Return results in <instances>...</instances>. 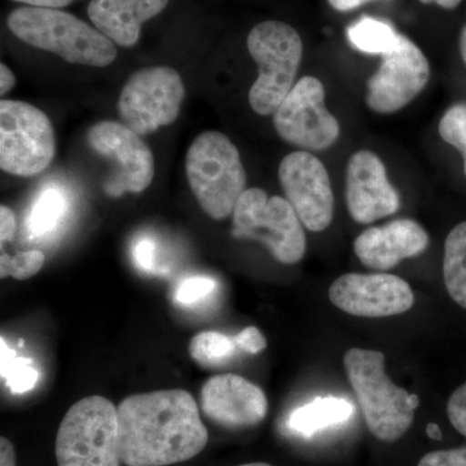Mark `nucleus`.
Segmentation results:
<instances>
[{
	"instance_id": "obj_35",
	"label": "nucleus",
	"mask_w": 466,
	"mask_h": 466,
	"mask_svg": "<svg viewBox=\"0 0 466 466\" xmlns=\"http://www.w3.org/2000/svg\"><path fill=\"white\" fill-rule=\"evenodd\" d=\"M16 85V76L5 64H0V95L8 94Z\"/></svg>"
},
{
	"instance_id": "obj_7",
	"label": "nucleus",
	"mask_w": 466,
	"mask_h": 466,
	"mask_svg": "<svg viewBox=\"0 0 466 466\" xmlns=\"http://www.w3.org/2000/svg\"><path fill=\"white\" fill-rule=\"evenodd\" d=\"M232 216L236 238L262 242L283 265H296L305 256V229L288 200L249 188L238 198Z\"/></svg>"
},
{
	"instance_id": "obj_14",
	"label": "nucleus",
	"mask_w": 466,
	"mask_h": 466,
	"mask_svg": "<svg viewBox=\"0 0 466 466\" xmlns=\"http://www.w3.org/2000/svg\"><path fill=\"white\" fill-rule=\"evenodd\" d=\"M330 302L359 318H388L410 309L415 302L406 280L391 274H346L329 288Z\"/></svg>"
},
{
	"instance_id": "obj_39",
	"label": "nucleus",
	"mask_w": 466,
	"mask_h": 466,
	"mask_svg": "<svg viewBox=\"0 0 466 466\" xmlns=\"http://www.w3.org/2000/svg\"><path fill=\"white\" fill-rule=\"evenodd\" d=\"M460 54H461L462 61L466 66V25L462 27L461 34H460Z\"/></svg>"
},
{
	"instance_id": "obj_8",
	"label": "nucleus",
	"mask_w": 466,
	"mask_h": 466,
	"mask_svg": "<svg viewBox=\"0 0 466 466\" xmlns=\"http://www.w3.org/2000/svg\"><path fill=\"white\" fill-rule=\"evenodd\" d=\"M56 153L50 118L25 101H0V167L32 177L43 173Z\"/></svg>"
},
{
	"instance_id": "obj_30",
	"label": "nucleus",
	"mask_w": 466,
	"mask_h": 466,
	"mask_svg": "<svg viewBox=\"0 0 466 466\" xmlns=\"http://www.w3.org/2000/svg\"><path fill=\"white\" fill-rule=\"evenodd\" d=\"M233 339L238 343V349L248 352V354H258L267 348L265 336L257 327L245 328L240 333L236 334Z\"/></svg>"
},
{
	"instance_id": "obj_20",
	"label": "nucleus",
	"mask_w": 466,
	"mask_h": 466,
	"mask_svg": "<svg viewBox=\"0 0 466 466\" xmlns=\"http://www.w3.org/2000/svg\"><path fill=\"white\" fill-rule=\"evenodd\" d=\"M443 278L451 299L466 309V222L452 228L444 242Z\"/></svg>"
},
{
	"instance_id": "obj_28",
	"label": "nucleus",
	"mask_w": 466,
	"mask_h": 466,
	"mask_svg": "<svg viewBox=\"0 0 466 466\" xmlns=\"http://www.w3.org/2000/svg\"><path fill=\"white\" fill-rule=\"evenodd\" d=\"M447 415L453 428L466 438V382L451 395L447 403Z\"/></svg>"
},
{
	"instance_id": "obj_32",
	"label": "nucleus",
	"mask_w": 466,
	"mask_h": 466,
	"mask_svg": "<svg viewBox=\"0 0 466 466\" xmlns=\"http://www.w3.org/2000/svg\"><path fill=\"white\" fill-rule=\"evenodd\" d=\"M15 233H16V217L11 208L3 205L0 208V241H2V245L14 240Z\"/></svg>"
},
{
	"instance_id": "obj_21",
	"label": "nucleus",
	"mask_w": 466,
	"mask_h": 466,
	"mask_svg": "<svg viewBox=\"0 0 466 466\" xmlns=\"http://www.w3.org/2000/svg\"><path fill=\"white\" fill-rule=\"evenodd\" d=\"M400 36L390 24L375 17H361L348 27L349 42L363 54L385 56L398 47Z\"/></svg>"
},
{
	"instance_id": "obj_38",
	"label": "nucleus",
	"mask_w": 466,
	"mask_h": 466,
	"mask_svg": "<svg viewBox=\"0 0 466 466\" xmlns=\"http://www.w3.org/2000/svg\"><path fill=\"white\" fill-rule=\"evenodd\" d=\"M426 433H428L429 438H431V440H441V431L440 426H438L437 424H429L428 428H426Z\"/></svg>"
},
{
	"instance_id": "obj_24",
	"label": "nucleus",
	"mask_w": 466,
	"mask_h": 466,
	"mask_svg": "<svg viewBox=\"0 0 466 466\" xmlns=\"http://www.w3.org/2000/svg\"><path fill=\"white\" fill-rule=\"evenodd\" d=\"M2 375L15 394L32 390L38 381V372L30 364V360L15 357L5 339H2Z\"/></svg>"
},
{
	"instance_id": "obj_9",
	"label": "nucleus",
	"mask_w": 466,
	"mask_h": 466,
	"mask_svg": "<svg viewBox=\"0 0 466 466\" xmlns=\"http://www.w3.org/2000/svg\"><path fill=\"white\" fill-rule=\"evenodd\" d=\"M186 95L182 76L173 67L137 70L126 82L116 109L122 124L140 137L173 124Z\"/></svg>"
},
{
	"instance_id": "obj_11",
	"label": "nucleus",
	"mask_w": 466,
	"mask_h": 466,
	"mask_svg": "<svg viewBox=\"0 0 466 466\" xmlns=\"http://www.w3.org/2000/svg\"><path fill=\"white\" fill-rule=\"evenodd\" d=\"M87 142L97 155L115 165L116 173L106 186L108 195L116 198L125 192L140 193L152 184V150L140 139V135L125 124L101 121L88 130Z\"/></svg>"
},
{
	"instance_id": "obj_26",
	"label": "nucleus",
	"mask_w": 466,
	"mask_h": 466,
	"mask_svg": "<svg viewBox=\"0 0 466 466\" xmlns=\"http://www.w3.org/2000/svg\"><path fill=\"white\" fill-rule=\"evenodd\" d=\"M440 135L444 142L461 153L466 177V103L455 104L444 113L440 122Z\"/></svg>"
},
{
	"instance_id": "obj_1",
	"label": "nucleus",
	"mask_w": 466,
	"mask_h": 466,
	"mask_svg": "<svg viewBox=\"0 0 466 466\" xmlns=\"http://www.w3.org/2000/svg\"><path fill=\"white\" fill-rule=\"evenodd\" d=\"M116 410L119 459L126 466L179 464L207 447L208 431L188 391L131 395Z\"/></svg>"
},
{
	"instance_id": "obj_29",
	"label": "nucleus",
	"mask_w": 466,
	"mask_h": 466,
	"mask_svg": "<svg viewBox=\"0 0 466 466\" xmlns=\"http://www.w3.org/2000/svg\"><path fill=\"white\" fill-rule=\"evenodd\" d=\"M417 466H466V447L434 451L420 460Z\"/></svg>"
},
{
	"instance_id": "obj_10",
	"label": "nucleus",
	"mask_w": 466,
	"mask_h": 466,
	"mask_svg": "<svg viewBox=\"0 0 466 466\" xmlns=\"http://www.w3.org/2000/svg\"><path fill=\"white\" fill-rule=\"evenodd\" d=\"M325 88L318 78L302 76L274 113L276 133L303 150H324L339 137V119L325 108Z\"/></svg>"
},
{
	"instance_id": "obj_15",
	"label": "nucleus",
	"mask_w": 466,
	"mask_h": 466,
	"mask_svg": "<svg viewBox=\"0 0 466 466\" xmlns=\"http://www.w3.org/2000/svg\"><path fill=\"white\" fill-rule=\"evenodd\" d=\"M346 202L350 216L360 225H370L400 210V193L376 153L359 150L349 159Z\"/></svg>"
},
{
	"instance_id": "obj_17",
	"label": "nucleus",
	"mask_w": 466,
	"mask_h": 466,
	"mask_svg": "<svg viewBox=\"0 0 466 466\" xmlns=\"http://www.w3.org/2000/svg\"><path fill=\"white\" fill-rule=\"evenodd\" d=\"M429 241L424 227L416 220L401 218L361 232L355 238L354 251L368 268L388 271L401 260L424 253Z\"/></svg>"
},
{
	"instance_id": "obj_12",
	"label": "nucleus",
	"mask_w": 466,
	"mask_h": 466,
	"mask_svg": "<svg viewBox=\"0 0 466 466\" xmlns=\"http://www.w3.org/2000/svg\"><path fill=\"white\" fill-rule=\"evenodd\" d=\"M431 78V66L421 48L401 34L400 45L382 56V63L367 82L368 108L390 115L421 94Z\"/></svg>"
},
{
	"instance_id": "obj_25",
	"label": "nucleus",
	"mask_w": 466,
	"mask_h": 466,
	"mask_svg": "<svg viewBox=\"0 0 466 466\" xmlns=\"http://www.w3.org/2000/svg\"><path fill=\"white\" fill-rule=\"evenodd\" d=\"M45 262V254L39 250L23 251L15 257L3 253L2 258H0V278L27 280L41 271Z\"/></svg>"
},
{
	"instance_id": "obj_40",
	"label": "nucleus",
	"mask_w": 466,
	"mask_h": 466,
	"mask_svg": "<svg viewBox=\"0 0 466 466\" xmlns=\"http://www.w3.org/2000/svg\"><path fill=\"white\" fill-rule=\"evenodd\" d=\"M238 466H271L269 464H266V462H253V464H244Z\"/></svg>"
},
{
	"instance_id": "obj_2",
	"label": "nucleus",
	"mask_w": 466,
	"mask_h": 466,
	"mask_svg": "<svg viewBox=\"0 0 466 466\" xmlns=\"http://www.w3.org/2000/svg\"><path fill=\"white\" fill-rule=\"evenodd\" d=\"M7 24L20 41L70 64L104 67L116 57L115 43L96 27L61 9L18 7L9 14Z\"/></svg>"
},
{
	"instance_id": "obj_13",
	"label": "nucleus",
	"mask_w": 466,
	"mask_h": 466,
	"mask_svg": "<svg viewBox=\"0 0 466 466\" xmlns=\"http://www.w3.org/2000/svg\"><path fill=\"white\" fill-rule=\"evenodd\" d=\"M279 180L288 202L309 231L321 232L330 226L334 214L332 184L317 156L308 150L285 156L279 167Z\"/></svg>"
},
{
	"instance_id": "obj_3",
	"label": "nucleus",
	"mask_w": 466,
	"mask_h": 466,
	"mask_svg": "<svg viewBox=\"0 0 466 466\" xmlns=\"http://www.w3.org/2000/svg\"><path fill=\"white\" fill-rule=\"evenodd\" d=\"M343 364L370 433L390 443L400 440L413 424L419 397L389 379L381 351L350 349Z\"/></svg>"
},
{
	"instance_id": "obj_22",
	"label": "nucleus",
	"mask_w": 466,
	"mask_h": 466,
	"mask_svg": "<svg viewBox=\"0 0 466 466\" xmlns=\"http://www.w3.org/2000/svg\"><path fill=\"white\" fill-rule=\"evenodd\" d=\"M238 348L233 337L216 330H207L193 337L189 343V355L200 366L219 367L231 360Z\"/></svg>"
},
{
	"instance_id": "obj_34",
	"label": "nucleus",
	"mask_w": 466,
	"mask_h": 466,
	"mask_svg": "<svg viewBox=\"0 0 466 466\" xmlns=\"http://www.w3.org/2000/svg\"><path fill=\"white\" fill-rule=\"evenodd\" d=\"M14 2L23 3L29 7L38 8H63L72 5L75 0H14Z\"/></svg>"
},
{
	"instance_id": "obj_4",
	"label": "nucleus",
	"mask_w": 466,
	"mask_h": 466,
	"mask_svg": "<svg viewBox=\"0 0 466 466\" xmlns=\"http://www.w3.org/2000/svg\"><path fill=\"white\" fill-rule=\"evenodd\" d=\"M186 174L202 210L216 220L233 214L247 191V173L235 144L218 131H207L193 140L186 156Z\"/></svg>"
},
{
	"instance_id": "obj_23",
	"label": "nucleus",
	"mask_w": 466,
	"mask_h": 466,
	"mask_svg": "<svg viewBox=\"0 0 466 466\" xmlns=\"http://www.w3.org/2000/svg\"><path fill=\"white\" fill-rule=\"evenodd\" d=\"M66 211V198L56 188H48L43 191L36 198L27 227L34 236L45 235L52 231Z\"/></svg>"
},
{
	"instance_id": "obj_36",
	"label": "nucleus",
	"mask_w": 466,
	"mask_h": 466,
	"mask_svg": "<svg viewBox=\"0 0 466 466\" xmlns=\"http://www.w3.org/2000/svg\"><path fill=\"white\" fill-rule=\"evenodd\" d=\"M328 2L336 11L349 12L361 7V5H366L368 2H372V0H328Z\"/></svg>"
},
{
	"instance_id": "obj_27",
	"label": "nucleus",
	"mask_w": 466,
	"mask_h": 466,
	"mask_svg": "<svg viewBox=\"0 0 466 466\" xmlns=\"http://www.w3.org/2000/svg\"><path fill=\"white\" fill-rule=\"evenodd\" d=\"M216 289L217 283L214 279L207 276H193L180 281L174 297L179 305L195 306L207 299Z\"/></svg>"
},
{
	"instance_id": "obj_18",
	"label": "nucleus",
	"mask_w": 466,
	"mask_h": 466,
	"mask_svg": "<svg viewBox=\"0 0 466 466\" xmlns=\"http://www.w3.org/2000/svg\"><path fill=\"white\" fill-rule=\"evenodd\" d=\"M168 0H91L87 15L94 26L121 47H134L142 25L167 8Z\"/></svg>"
},
{
	"instance_id": "obj_33",
	"label": "nucleus",
	"mask_w": 466,
	"mask_h": 466,
	"mask_svg": "<svg viewBox=\"0 0 466 466\" xmlns=\"http://www.w3.org/2000/svg\"><path fill=\"white\" fill-rule=\"evenodd\" d=\"M0 466H16L14 446L7 438H0Z\"/></svg>"
},
{
	"instance_id": "obj_16",
	"label": "nucleus",
	"mask_w": 466,
	"mask_h": 466,
	"mask_svg": "<svg viewBox=\"0 0 466 466\" xmlns=\"http://www.w3.org/2000/svg\"><path fill=\"white\" fill-rule=\"evenodd\" d=\"M202 413L226 429H245L266 419L268 401L259 386L233 373L217 375L204 383L200 394Z\"/></svg>"
},
{
	"instance_id": "obj_19",
	"label": "nucleus",
	"mask_w": 466,
	"mask_h": 466,
	"mask_svg": "<svg viewBox=\"0 0 466 466\" xmlns=\"http://www.w3.org/2000/svg\"><path fill=\"white\" fill-rule=\"evenodd\" d=\"M352 415V406L341 398H318L297 408L289 417V428L297 433L311 435L315 431L341 424Z\"/></svg>"
},
{
	"instance_id": "obj_31",
	"label": "nucleus",
	"mask_w": 466,
	"mask_h": 466,
	"mask_svg": "<svg viewBox=\"0 0 466 466\" xmlns=\"http://www.w3.org/2000/svg\"><path fill=\"white\" fill-rule=\"evenodd\" d=\"M134 260L144 271H153L156 263V245L149 238H140L134 245Z\"/></svg>"
},
{
	"instance_id": "obj_5",
	"label": "nucleus",
	"mask_w": 466,
	"mask_h": 466,
	"mask_svg": "<svg viewBox=\"0 0 466 466\" xmlns=\"http://www.w3.org/2000/svg\"><path fill=\"white\" fill-rule=\"evenodd\" d=\"M247 46L259 69L249 92L251 109L259 116L274 115L296 85L303 55L302 39L293 26L271 20L250 30Z\"/></svg>"
},
{
	"instance_id": "obj_37",
	"label": "nucleus",
	"mask_w": 466,
	"mask_h": 466,
	"mask_svg": "<svg viewBox=\"0 0 466 466\" xmlns=\"http://www.w3.org/2000/svg\"><path fill=\"white\" fill-rule=\"evenodd\" d=\"M422 5H437L438 7L444 9L458 8L462 0H419Z\"/></svg>"
},
{
	"instance_id": "obj_6",
	"label": "nucleus",
	"mask_w": 466,
	"mask_h": 466,
	"mask_svg": "<svg viewBox=\"0 0 466 466\" xmlns=\"http://www.w3.org/2000/svg\"><path fill=\"white\" fill-rule=\"evenodd\" d=\"M58 466H121L118 410L99 395L76 401L56 435Z\"/></svg>"
}]
</instances>
